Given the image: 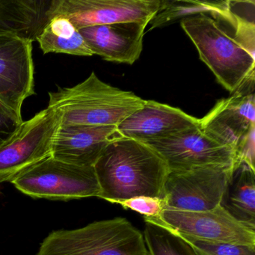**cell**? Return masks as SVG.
<instances>
[{
    "label": "cell",
    "mask_w": 255,
    "mask_h": 255,
    "mask_svg": "<svg viewBox=\"0 0 255 255\" xmlns=\"http://www.w3.org/2000/svg\"><path fill=\"white\" fill-rule=\"evenodd\" d=\"M94 168L101 189L98 198L113 204L137 196L162 200L169 172L154 149L127 138L110 143Z\"/></svg>",
    "instance_id": "obj_1"
},
{
    "label": "cell",
    "mask_w": 255,
    "mask_h": 255,
    "mask_svg": "<svg viewBox=\"0 0 255 255\" xmlns=\"http://www.w3.org/2000/svg\"><path fill=\"white\" fill-rule=\"evenodd\" d=\"M144 101L128 91L113 87L92 72L73 87L49 92L48 107L62 115V126H118L141 108Z\"/></svg>",
    "instance_id": "obj_2"
},
{
    "label": "cell",
    "mask_w": 255,
    "mask_h": 255,
    "mask_svg": "<svg viewBox=\"0 0 255 255\" xmlns=\"http://www.w3.org/2000/svg\"><path fill=\"white\" fill-rule=\"evenodd\" d=\"M180 25L219 84L231 94L255 90V56L220 22L201 14L183 19Z\"/></svg>",
    "instance_id": "obj_3"
},
{
    "label": "cell",
    "mask_w": 255,
    "mask_h": 255,
    "mask_svg": "<svg viewBox=\"0 0 255 255\" xmlns=\"http://www.w3.org/2000/svg\"><path fill=\"white\" fill-rule=\"evenodd\" d=\"M36 255H148L144 235L128 219L98 221L50 233Z\"/></svg>",
    "instance_id": "obj_4"
},
{
    "label": "cell",
    "mask_w": 255,
    "mask_h": 255,
    "mask_svg": "<svg viewBox=\"0 0 255 255\" xmlns=\"http://www.w3.org/2000/svg\"><path fill=\"white\" fill-rule=\"evenodd\" d=\"M33 198L70 201L99 197V183L93 166H78L50 156L11 182Z\"/></svg>",
    "instance_id": "obj_5"
},
{
    "label": "cell",
    "mask_w": 255,
    "mask_h": 255,
    "mask_svg": "<svg viewBox=\"0 0 255 255\" xmlns=\"http://www.w3.org/2000/svg\"><path fill=\"white\" fill-rule=\"evenodd\" d=\"M62 115L47 107L23 122L16 133L0 147V183L11 182L18 176L51 156Z\"/></svg>",
    "instance_id": "obj_6"
},
{
    "label": "cell",
    "mask_w": 255,
    "mask_h": 255,
    "mask_svg": "<svg viewBox=\"0 0 255 255\" xmlns=\"http://www.w3.org/2000/svg\"><path fill=\"white\" fill-rule=\"evenodd\" d=\"M230 165H204L182 171H169L163 188L165 206L185 211H206L220 205Z\"/></svg>",
    "instance_id": "obj_7"
},
{
    "label": "cell",
    "mask_w": 255,
    "mask_h": 255,
    "mask_svg": "<svg viewBox=\"0 0 255 255\" xmlns=\"http://www.w3.org/2000/svg\"><path fill=\"white\" fill-rule=\"evenodd\" d=\"M170 231L199 240L255 246V231L245 226L220 207L206 211H185L165 206L159 217L144 218Z\"/></svg>",
    "instance_id": "obj_8"
},
{
    "label": "cell",
    "mask_w": 255,
    "mask_h": 255,
    "mask_svg": "<svg viewBox=\"0 0 255 255\" xmlns=\"http://www.w3.org/2000/svg\"><path fill=\"white\" fill-rule=\"evenodd\" d=\"M160 0H53L51 17L68 18L77 29L123 22L149 23Z\"/></svg>",
    "instance_id": "obj_9"
},
{
    "label": "cell",
    "mask_w": 255,
    "mask_h": 255,
    "mask_svg": "<svg viewBox=\"0 0 255 255\" xmlns=\"http://www.w3.org/2000/svg\"><path fill=\"white\" fill-rule=\"evenodd\" d=\"M144 144L162 156L169 171H182L204 165L234 166V150L212 139L199 126Z\"/></svg>",
    "instance_id": "obj_10"
},
{
    "label": "cell",
    "mask_w": 255,
    "mask_h": 255,
    "mask_svg": "<svg viewBox=\"0 0 255 255\" xmlns=\"http://www.w3.org/2000/svg\"><path fill=\"white\" fill-rule=\"evenodd\" d=\"M32 42L15 35H0V101L21 115L26 98L35 95Z\"/></svg>",
    "instance_id": "obj_11"
},
{
    "label": "cell",
    "mask_w": 255,
    "mask_h": 255,
    "mask_svg": "<svg viewBox=\"0 0 255 255\" xmlns=\"http://www.w3.org/2000/svg\"><path fill=\"white\" fill-rule=\"evenodd\" d=\"M255 126L254 91L238 92L216 103L200 119L199 127L212 139L235 150L241 138Z\"/></svg>",
    "instance_id": "obj_12"
},
{
    "label": "cell",
    "mask_w": 255,
    "mask_h": 255,
    "mask_svg": "<svg viewBox=\"0 0 255 255\" xmlns=\"http://www.w3.org/2000/svg\"><path fill=\"white\" fill-rule=\"evenodd\" d=\"M124 138L117 126L59 127L53 140L52 157L78 166H93L106 147Z\"/></svg>",
    "instance_id": "obj_13"
},
{
    "label": "cell",
    "mask_w": 255,
    "mask_h": 255,
    "mask_svg": "<svg viewBox=\"0 0 255 255\" xmlns=\"http://www.w3.org/2000/svg\"><path fill=\"white\" fill-rule=\"evenodd\" d=\"M200 119L180 109L154 101H144L141 108L118 125L124 138L141 142L155 141L199 126Z\"/></svg>",
    "instance_id": "obj_14"
},
{
    "label": "cell",
    "mask_w": 255,
    "mask_h": 255,
    "mask_svg": "<svg viewBox=\"0 0 255 255\" xmlns=\"http://www.w3.org/2000/svg\"><path fill=\"white\" fill-rule=\"evenodd\" d=\"M148 23L123 22L79 29L94 55L107 62L132 65L141 56Z\"/></svg>",
    "instance_id": "obj_15"
},
{
    "label": "cell",
    "mask_w": 255,
    "mask_h": 255,
    "mask_svg": "<svg viewBox=\"0 0 255 255\" xmlns=\"http://www.w3.org/2000/svg\"><path fill=\"white\" fill-rule=\"evenodd\" d=\"M53 0H0V35L34 42L51 20Z\"/></svg>",
    "instance_id": "obj_16"
},
{
    "label": "cell",
    "mask_w": 255,
    "mask_h": 255,
    "mask_svg": "<svg viewBox=\"0 0 255 255\" xmlns=\"http://www.w3.org/2000/svg\"><path fill=\"white\" fill-rule=\"evenodd\" d=\"M220 207L237 222L255 231V169L243 162L233 166Z\"/></svg>",
    "instance_id": "obj_17"
},
{
    "label": "cell",
    "mask_w": 255,
    "mask_h": 255,
    "mask_svg": "<svg viewBox=\"0 0 255 255\" xmlns=\"http://www.w3.org/2000/svg\"><path fill=\"white\" fill-rule=\"evenodd\" d=\"M207 14L218 21L228 23L234 29V21L228 1L160 0L157 12L149 22L150 29L162 27L198 14Z\"/></svg>",
    "instance_id": "obj_18"
},
{
    "label": "cell",
    "mask_w": 255,
    "mask_h": 255,
    "mask_svg": "<svg viewBox=\"0 0 255 255\" xmlns=\"http://www.w3.org/2000/svg\"><path fill=\"white\" fill-rule=\"evenodd\" d=\"M36 41L44 54L64 53L78 56H92L79 29L66 17L56 16L48 22Z\"/></svg>",
    "instance_id": "obj_19"
},
{
    "label": "cell",
    "mask_w": 255,
    "mask_h": 255,
    "mask_svg": "<svg viewBox=\"0 0 255 255\" xmlns=\"http://www.w3.org/2000/svg\"><path fill=\"white\" fill-rule=\"evenodd\" d=\"M144 238L148 255H197L194 248L175 233L145 222Z\"/></svg>",
    "instance_id": "obj_20"
},
{
    "label": "cell",
    "mask_w": 255,
    "mask_h": 255,
    "mask_svg": "<svg viewBox=\"0 0 255 255\" xmlns=\"http://www.w3.org/2000/svg\"><path fill=\"white\" fill-rule=\"evenodd\" d=\"M174 232V231H173ZM195 250L206 255H255V246L199 240L174 232Z\"/></svg>",
    "instance_id": "obj_21"
},
{
    "label": "cell",
    "mask_w": 255,
    "mask_h": 255,
    "mask_svg": "<svg viewBox=\"0 0 255 255\" xmlns=\"http://www.w3.org/2000/svg\"><path fill=\"white\" fill-rule=\"evenodd\" d=\"M116 204H120L127 210H132L143 215L144 218H158L162 213L165 204L160 198L148 196H137L125 201H119Z\"/></svg>",
    "instance_id": "obj_22"
},
{
    "label": "cell",
    "mask_w": 255,
    "mask_h": 255,
    "mask_svg": "<svg viewBox=\"0 0 255 255\" xmlns=\"http://www.w3.org/2000/svg\"><path fill=\"white\" fill-rule=\"evenodd\" d=\"M23 122L21 115L0 101V147L16 133Z\"/></svg>",
    "instance_id": "obj_23"
},
{
    "label": "cell",
    "mask_w": 255,
    "mask_h": 255,
    "mask_svg": "<svg viewBox=\"0 0 255 255\" xmlns=\"http://www.w3.org/2000/svg\"><path fill=\"white\" fill-rule=\"evenodd\" d=\"M234 165L243 162L255 169V126L241 138L234 150Z\"/></svg>",
    "instance_id": "obj_24"
},
{
    "label": "cell",
    "mask_w": 255,
    "mask_h": 255,
    "mask_svg": "<svg viewBox=\"0 0 255 255\" xmlns=\"http://www.w3.org/2000/svg\"><path fill=\"white\" fill-rule=\"evenodd\" d=\"M195 252H196L197 255H204V254L201 253V252H198V251H197V250H195Z\"/></svg>",
    "instance_id": "obj_25"
}]
</instances>
